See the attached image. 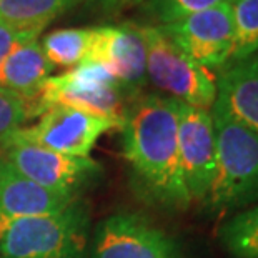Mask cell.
<instances>
[{
	"mask_svg": "<svg viewBox=\"0 0 258 258\" xmlns=\"http://www.w3.org/2000/svg\"><path fill=\"white\" fill-rule=\"evenodd\" d=\"M123 157L150 200L170 210L190 207L178 155V102L158 93H140L122 122Z\"/></svg>",
	"mask_w": 258,
	"mask_h": 258,
	"instance_id": "cell-1",
	"label": "cell"
},
{
	"mask_svg": "<svg viewBox=\"0 0 258 258\" xmlns=\"http://www.w3.org/2000/svg\"><path fill=\"white\" fill-rule=\"evenodd\" d=\"M210 112L217 158L205 205L213 212L237 213L258 203V134L218 103Z\"/></svg>",
	"mask_w": 258,
	"mask_h": 258,
	"instance_id": "cell-2",
	"label": "cell"
},
{
	"mask_svg": "<svg viewBox=\"0 0 258 258\" xmlns=\"http://www.w3.org/2000/svg\"><path fill=\"white\" fill-rule=\"evenodd\" d=\"M90 213L84 200L38 217L0 218V258H84Z\"/></svg>",
	"mask_w": 258,
	"mask_h": 258,
	"instance_id": "cell-3",
	"label": "cell"
},
{
	"mask_svg": "<svg viewBox=\"0 0 258 258\" xmlns=\"http://www.w3.org/2000/svg\"><path fill=\"white\" fill-rule=\"evenodd\" d=\"M147 45V80L165 97L212 110L217 100V74L182 52L160 27L140 24Z\"/></svg>",
	"mask_w": 258,
	"mask_h": 258,
	"instance_id": "cell-4",
	"label": "cell"
},
{
	"mask_svg": "<svg viewBox=\"0 0 258 258\" xmlns=\"http://www.w3.org/2000/svg\"><path fill=\"white\" fill-rule=\"evenodd\" d=\"M134 98L105 67L89 62L58 77H48L37 93L42 112L52 105H65L113 120L120 127Z\"/></svg>",
	"mask_w": 258,
	"mask_h": 258,
	"instance_id": "cell-5",
	"label": "cell"
},
{
	"mask_svg": "<svg viewBox=\"0 0 258 258\" xmlns=\"http://www.w3.org/2000/svg\"><path fill=\"white\" fill-rule=\"evenodd\" d=\"M0 157L34 183L74 199H80L82 191L103 173L100 163L90 157H70L48 150L24 139L19 132L0 147Z\"/></svg>",
	"mask_w": 258,
	"mask_h": 258,
	"instance_id": "cell-6",
	"label": "cell"
},
{
	"mask_svg": "<svg viewBox=\"0 0 258 258\" xmlns=\"http://www.w3.org/2000/svg\"><path fill=\"white\" fill-rule=\"evenodd\" d=\"M170 40L208 70H220L233 55L235 24L230 5H220L162 25Z\"/></svg>",
	"mask_w": 258,
	"mask_h": 258,
	"instance_id": "cell-7",
	"label": "cell"
},
{
	"mask_svg": "<svg viewBox=\"0 0 258 258\" xmlns=\"http://www.w3.org/2000/svg\"><path fill=\"white\" fill-rule=\"evenodd\" d=\"M98 63L107 69L132 97L147 87V45L137 22L93 27L92 43L84 63Z\"/></svg>",
	"mask_w": 258,
	"mask_h": 258,
	"instance_id": "cell-8",
	"label": "cell"
},
{
	"mask_svg": "<svg viewBox=\"0 0 258 258\" xmlns=\"http://www.w3.org/2000/svg\"><path fill=\"white\" fill-rule=\"evenodd\" d=\"M92 258H182L170 235L139 213L120 212L98 223Z\"/></svg>",
	"mask_w": 258,
	"mask_h": 258,
	"instance_id": "cell-9",
	"label": "cell"
},
{
	"mask_svg": "<svg viewBox=\"0 0 258 258\" xmlns=\"http://www.w3.org/2000/svg\"><path fill=\"white\" fill-rule=\"evenodd\" d=\"M120 128L113 120L65 105H52L40 115L34 127L20 128L19 135L48 150L87 158L105 132Z\"/></svg>",
	"mask_w": 258,
	"mask_h": 258,
	"instance_id": "cell-10",
	"label": "cell"
},
{
	"mask_svg": "<svg viewBox=\"0 0 258 258\" xmlns=\"http://www.w3.org/2000/svg\"><path fill=\"white\" fill-rule=\"evenodd\" d=\"M178 155L191 202L205 203L215 175V128L212 112L178 102Z\"/></svg>",
	"mask_w": 258,
	"mask_h": 258,
	"instance_id": "cell-11",
	"label": "cell"
},
{
	"mask_svg": "<svg viewBox=\"0 0 258 258\" xmlns=\"http://www.w3.org/2000/svg\"><path fill=\"white\" fill-rule=\"evenodd\" d=\"M75 200L79 199L50 191L34 183L0 157V218L14 220L55 213Z\"/></svg>",
	"mask_w": 258,
	"mask_h": 258,
	"instance_id": "cell-12",
	"label": "cell"
},
{
	"mask_svg": "<svg viewBox=\"0 0 258 258\" xmlns=\"http://www.w3.org/2000/svg\"><path fill=\"white\" fill-rule=\"evenodd\" d=\"M232 117L258 134V62H230L217 72V100Z\"/></svg>",
	"mask_w": 258,
	"mask_h": 258,
	"instance_id": "cell-13",
	"label": "cell"
},
{
	"mask_svg": "<svg viewBox=\"0 0 258 258\" xmlns=\"http://www.w3.org/2000/svg\"><path fill=\"white\" fill-rule=\"evenodd\" d=\"M52 70L53 67L42 50L38 35H25L2 63L0 87L30 100H37V93L43 82L50 77Z\"/></svg>",
	"mask_w": 258,
	"mask_h": 258,
	"instance_id": "cell-14",
	"label": "cell"
},
{
	"mask_svg": "<svg viewBox=\"0 0 258 258\" xmlns=\"http://www.w3.org/2000/svg\"><path fill=\"white\" fill-rule=\"evenodd\" d=\"M82 0H0V24L19 34L38 35Z\"/></svg>",
	"mask_w": 258,
	"mask_h": 258,
	"instance_id": "cell-15",
	"label": "cell"
},
{
	"mask_svg": "<svg viewBox=\"0 0 258 258\" xmlns=\"http://www.w3.org/2000/svg\"><path fill=\"white\" fill-rule=\"evenodd\" d=\"M93 35L92 29H60L47 34L40 42L52 67L75 69L85 62Z\"/></svg>",
	"mask_w": 258,
	"mask_h": 258,
	"instance_id": "cell-16",
	"label": "cell"
},
{
	"mask_svg": "<svg viewBox=\"0 0 258 258\" xmlns=\"http://www.w3.org/2000/svg\"><path fill=\"white\" fill-rule=\"evenodd\" d=\"M218 237L233 258H258V203L233 213Z\"/></svg>",
	"mask_w": 258,
	"mask_h": 258,
	"instance_id": "cell-17",
	"label": "cell"
},
{
	"mask_svg": "<svg viewBox=\"0 0 258 258\" xmlns=\"http://www.w3.org/2000/svg\"><path fill=\"white\" fill-rule=\"evenodd\" d=\"M230 7L235 24V47L230 62H238L258 52V0H232Z\"/></svg>",
	"mask_w": 258,
	"mask_h": 258,
	"instance_id": "cell-18",
	"label": "cell"
},
{
	"mask_svg": "<svg viewBox=\"0 0 258 258\" xmlns=\"http://www.w3.org/2000/svg\"><path fill=\"white\" fill-rule=\"evenodd\" d=\"M230 4L232 0H144L142 10L148 19L147 25L162 27L203 10Z\"/></svg>",
	"mask_w": 258,
	"mask_h": 258,
	"instance_id": "cell-19",
	"label": "cell"
},
{
	"mask_svg": "<svg viewBox=\"0 0 258 258\" xmlns=\"http://www.w3.org/2000/svg\"><path fill=\"white\" fill-rule=\"evenodd\" d=\"M42 115L37 100H30L15 92L0 87V147L12 139L24 123L30 118Z\"/></svg>",
	"mask_w": 258,
	"mask_h": 258,
	"instance_id": "cell-20",
	"label": "cell"
},
{
	"mask_svg": "<svg viewBox=\"0 0 258 258\" xmlns=\"http://www.w3.org/2000/svg\"><path fill=\"white\" fill-rule=\"evenodd\" d=\"M142 2L144 0H89V7L105 17H115L137 5H142Z\"/></svg>",
	"mask_w": 258,
	"mask_h": 258,
	"instance_id": "cell-21",
	"label": "cell"
},
{
	"mask_svg": "<svg viewBox=\"0 0 258 258\" xmlns=\"http://www.w3.org/2000/svg\"><path fill=\"white\" fill-rule=\"evenodd\" d=\"M250 58V57H248ZM251 58H253V60H256V62H258V52L255 53V55H251Z\"/></svg>",
	"mask_w": 258,
	"mask_h": 258,
	"instance_id": "cell-22",
	"label": "cell"
}]
</instances>
